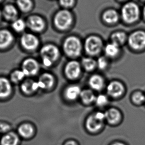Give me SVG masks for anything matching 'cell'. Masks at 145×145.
I'll return each mask as SVG.
<instances>
[{
    "mask_svg": "<svg viewBox=\"0 0 145 145\" xmlns=\"http://www.w3.org/2000/svg\"><path fill=\"white\" fill-rule=\"evenodd\" d=\"M143 15L145 18V7H144L143 9Z\"/></svg>",
    "mask_w": 145,
    "mask_h": 145,
    "instance_id": "obj_39",
    "label": "cell"
},
{
    "mask_svg": "<svg viewBox=\"0 0 145 145\" xmlns=\"http://www.w3.org/2000/svg\"><path fill=\"white\" fill-rule=\"evenodd\" d=\"M105 120L108 123L114 125L120 122L121 115L120 111L116 108H110L105 113Z\"/></svg>",
    "mask_w": 145,
    "mask_h": 145,
    "instance_id": "obj_17",
    "label": "cell"
},
{
    "mask_svg": "<svg viewBox=\"0 0 145 145\" xmlns=\"http://www.w3.org/2000/svg\"><path fill=\"white\" fill-rule=\"evenodd\" d=\"M2 17L3 16H2V10H0V20L2 19Z\"/></svg>",
    "mask_w": 145,
    "mask_h": 145,
    "instance_id": "obj_38",
    "label": "cell"
},
{
    "mask_svg": "<svg viewBox=\"0 0 145 145\" xmlns=\"http://www.w3.org/2000/svg\"><path fill=\"white\" fill-rule=\"evenodd\" d=\"M39 70V65L37 61L32 58H27L22 64V70L25 76L35 75Z\"/></svg>",
    "mask_w": 145,
    "mask_h": 145,
    "instance_id": "obj_9",
    "label": "cell"
},
{
    "mask_svg": "<svg viewBox=\"0 0 145 145\" xmlns=\"http://www.w3.org/2000/svg\"><path fill=\"white\" fill-rule=\"evenodd\" d=\"M60 55L59 49L53 44H47L42 47L40 55L42 62L46 67H50L57 61Z\"/></svg>",
    "mask_w": 145,
    "mask_h": 145,
    "instance_id": "obj_2",
    "label": "cell"
},
{
    "mask_svg": "<svg viewBox=\"0 0 145 145\" xmlns=\"http://www.w3.org/2000/svg\"><path fill=\"white\" fill-rule=\"evenodd\" d=\"M20 43L24 49L32 51L38 47L39 41L37 37L33 34L25 33L20 37Z\"/></svg>",
    "mask_w": 145,
    "mask_h": 145,
    "instance_id": "obj_8",
    "label": "cell"
},
{
    "mask_svg": "<svg viewBox=\"0 0 145 145\" xmlns=\"http://www.w3.org/2000/svg\"><path fill=\"white\" fill-rule=\"evenodd\" d=\"M19 141L18 136L13 132H8L4 135L1 140V145H17Z\"/></svg>",
    "mask_w": 145,
    "mask_h": 145,
    "instance_id": "obj_22",
    "label": "cell"
},
{
    "mask_svg": "<svg viewBox=\"0 0 145 145\" xmlns=\"http://www.w3.org/2000/svg\"><path fill=\"white\" fill-rule=\"evenodd\" d=\"M10 129V126L8 123L3 122H0V133H8Z\"/></svg>",
    "mask_w": 145,
    "mask_h": 145,
    "instance_id": "obj_34",
    "label": "cell"
},
{
    "mask_svg": "<svg viewBox=\"0 0 145 145\" xmlns=\"http://www.w3.org/2000/svg\"><path fill=\"white\" fill-rule=\"evenodd\" d=\"M75 0H59V4L64 8H71L74 4Z\"/></svg>",
    "mask_w": 145,
    "mask_h": 145,
    "instance_id": "obj_35",
    "label": "cell"
},
{
    "mask_svg": "<svg viewBox=\"0 0 145 145\" xmlns=\"http://www.w3.org/2000/svg\"><path fill=\"white\" fill-rule=\"evenodd\" d=\"M89 84L91 88L94 90H101L104 87V78L100 75L94 74L91 76L89 80Z\"/></svg>",
    "mask_w": 145,
    "mask_h": 145,
    "instance_id": "obj_21",
    "label": "cell"
},
{
    "mask_svg": "<svg viewBox=\"0 0 145 145\" xmlns=\"http://www.w3.org/2000/svg\"><path fill=\"white\" fill-rule=\"evenodd\" d=\"M26 23L27 26L34 32H41L45 27V22L43 18L36 15L29 16Z\"/></svg>",
    "mask_w": 145,
    "mask_h": 145,
    "instance_id": "obj_11",
    "label": "cell"
},
{
    "mask_svg": "<svg viewBox=\"0 0 145 145\" xmlns=\"http://www.w3.org/2000/svg\"><path fill=\"white\" fill-rule=\"evenodd\" d=\"M65 72L66 76L69 79L77 78L81 73L80 64L76 61L69 62L65 67Z\"/></svg>",
    "mask_w": 145,
    "mask_h": 145,
    "instance_id": "obj_12",
    "label": "cell"
},
{
    "mask_svg": "<svg viewBox=\"0 0 145 145\" xmlns=\"http://www.w3.org/2000/svg\"><path fill=\"white\" fill-rule=\"evenodd\" d=\"M108 65V61L106 57H100L97 61V66L101 70L106 69Z\"/></svg>",
    "mask_w": 145,
    "mask_h": 145,
    "instance_id": "obj_33",
    "label": "cell"
},
{
    "mask_svg": "<svg viewBox=\"0 0 145 145\" xmlns=\"http://www.w3.org/2000/svg\"><path fill=\"white\" fill-rule=\"evenodd\" d=\"M105 120V113L98 112L89 116L86 122V127L91 132H95L102 127Z\"/></svg>",
    "mask_w": 145,
    "mask_h": 145,
    "instance_id": "obj_6",
    "label": "cell"
},
{
    "mask_svg": "<svg viewBox=\"0 0 145 145\" xmlns=\"http://www.w3.org/2000/svg\"><path fill=\"white\" fill-rule=\"evenodd\" d=\"M132 100L136 104H141L145 102V95L140 92H137L133 94Z\"/></svg>",
    "mask_w": 145,
    "mask_h": 145,
    "instance_id": "obj_31",
    "label": "cell"
},
{
    "mask_svg": "<svg viewBox=\"0 0 145 145\" xmlns=\"http://www.w3.org/2000/svg\"><path fill=\"white\" fill-rule=\"evenodd\" d=\"M108 94L113 98H118L123 94L125 88L123 84L118 81H112L106 88Z\"/></svg>",
    "mask_w": 145,
    "mask_h": 145,
    "instance_id": "obj_13",
    "label": "cell"
},
{
    "mask_svg": "<svg viewBox=\"0 0 145 145\" xmlns=\"http://www.w3.org/2000/svg\"><path fill=\"white\" fill-rule=\"evenodd\" d=\"M128 43L132 48L140 50L145 47V32L137 30L134 32L128 37Z\"/></svg>",
    "mask_w": 145,
    "mask_h": 145,
    "instance_id": "obj_7",
    "label": "cell"
},
{
    "mask_svg": "<svg viewBox=\"0 0 145 145\" xmlns=\"http://www.w3.org/2000/svg\"><path fill=\"white\" fill-rule=\"evenodd\" d=\"M72 14L67 10L59 11L56 14L54 22L56 28L59 30H64L68 29L72 24Z\"/></svg>",
    "mask_w": 145,
    "mask_h": 145,
    "instance_id": "obj_4",
    "label": "cell"
},
{
    "mask_svg": "<svg viewBox=\"0 0 145 145\" xmlns=\"http://www.w3.org/2000/svg\"><path fill=\"white\" fill-rule=\"evenodd\" d=\"M120 1H124V0H120Z\"/></svg>",
    "mask_w": 145,
    "mask_h": 145,
    "instance_id": "obj_41",
    "label": "cell"
},
{
    "mask_svg": "<svg viewBox=\"0 0 145 145\" xmlns=\"http://www.w3.org/2000/svg\"><path fill=\"white\" fill-rule=\"evenodd\" d=\"M140 9L134 2H129L125 4L122 8V18L124 22L131 24L137 21L139 18Z\"/></svg>",
    "mask_w": 145,
    "mask_h": 145,
    "instance_id": "obj_3",
    "label": "cell"
},
{
    "mask_svg": "<svg viewBox=\"0 0 145 145\" xmlns=\"http://www.w3.org/2000/svg\"><path fill=\"white\" fill-rule=\"evenodd\" d=\"M2 13L3 18L8 22H14L18 18V11L14 5L6 4L2 9Z\"/></svg>",
    "mask_w": 145,
    "mask_h": 145,
    "instance_id": "obj_14",
    "label": "cell"
},
{
    "mask_svg": "<svg viewBox=\"0 0 145 145\" xmlns=\"http://www.w3.org/2000/svg\"><path fill=\"white\" fill-rule=\"evenodd\" d=\"M144 1H145V0H144Z\"/></svg>",
    "mask_w": 145,
    "mask_h": 145,
    "instance_id": "obj_42",
    "label": "cell"
},
{
    "mask_svg": "<svg viewBox=\"0 0 145 145\" xmlns=\"http://www.w3.org/2000/svg\"><path fill=\"white\" fill-rule=\"evenodd\" d=\"M3 1H4V0H0V3H2Z\"/></svg>",
    "mask_w": 145,
    "mask_h": 145,
    "instance_id": "obj_40",
    "label": "cell"
},
{
    "mask_svg": "<svg viewBox=\"0 0 145 145\" xmlns=\"http://www.w3.org/2000/svg\"><path fill=\"white\" fill-rule=\"evenodd\" d=\"M25 76V75L24 74L23 71L20 70H17L11 73L10 76V80L12 82L18 83L22 81Z\"/></svg>",
    "mask_w": 145,
    "mask_h": 145,
    "instance_id": "obj_30",
    "label": "cell"
},
{
    "mask_svg": "<svg viewBox=\"0 0 145 145\" xmlns=\"http://www.w3.org/2000/svg\"><path fill=\"white\" fill-rule=\"evenodd\" d=\"M64 145H77L76 143L74 141H72V140H71V141H69L65 143Z\"/></svg>",
    "mask_w": 145,
    "mask_h": 145,
    "instance_id": "obj_36",
    "label": "cell"
},
{
    "mask_svg": "<svg viewBox=\"0 0 145 145\" xmlns=\"http://www.w3.org/2000/svg\"><path fill=\"white\" fill-rule=\"evenodd\" d=\"M26 26V22L22 19L18 18L12 22L11 24L12 29L18 33L24 32Z\"/></svg>",
    "mask_w": 145,
    "mask_h": 145,
    "instance_id": "obj_28",
    "label": "cell"
},
{
    "mask_svg": "<svg viewBox=\"0 0 145 145\" xmlns=\"http://www.w3.org/2000/svg\"><path fill=\"white\" fill-rule=\"evenodd\" d=\"M34 129L29 124H22L18 129V132L22 137L28 138L32 136L33 134Z\"/></svg>",
    "mask_w": 145,
    "mask_h": 145,
    "instance_id": "obj_24",
    "label": "cell"
},
{
    "mask_svg": "<svg viewBox=\"0 0 145 145\" xmlns=\"http://www.w3.org/2000/svg\"><path fill=\"white\" fill-rule=\"evenodd\" d=\"M104 50L105 54L107 57L114 58L119 54L120 46L113 42H111L106 45Z\"/></svg>",
    "mask_w": 145,
    "mask_h": 145,
    "instance_id": "obj_23",
    "label": "cell"
},
{
    "mask_svg": "<svg viewBox=\"0 0 145 145\" xmlns=\"http://www.w3.org/2000/svg\"><path fill=\"white\" fill-rule=\"evenodd\" d=\"M82 43L78 37L71 36L65 39L63 48L65 53L69 57L76 58L80 55L82 51Z\"/></svg>",
    "mask_w": 145,
    "mask_h": 145,
    "instance_id": "obj_1",
    "label": "cell"
},
{
    "mask_svg": "<svg viewBox=\"0 0 145 145\" xmlns=\"http://www.w3.org/2000/svg\"><path fill=\"white\" fill-rule=\"evenodd\" d=\"M21 89L25 94H32L39 89L37 82L31 79L24 80L21 85Z\"/></svg>",
    "mask_w": 145,
    "mask_h": 145,
    "instance_id": "obj_18",
    "label": "cell"
},
{
    "mask_svg": "<svg viewBox=\"0 0 145 145\" xmlns=\"http://www.w3.org/2000/svg\"><path fill=\"white\" fill-rule=\"evenodd\" d=\"M82 65L86 71H92L97 66V62L92 58L86 57L82 59Z\"/></svg>",
    "mask_w": 145,
    "mask_h": 145,
    "instance_id": "obj_29",
    "label": "cell"
},
{
    "mask_svg": "<svg viewBox=\"0 0 145 145\" xmlns=\"http://www.w3.org/2000/svg\"><path fill=\"white\" fill-rule=\"evenodd\" d=\"M103 46L102 39L97 36H90L85 41V50L88 54L91 56L98 55L102 50Z\"/></svg>",
    "mask_w": 145,
    "mask_h": 145,
    "instance_id": "obj_5",
    "label": "cell"
},
{
    "mask_svg": "<svg viewBox=\"0 0 145 145\" xmlns=\"http://www.w3.org/2000/svg\"><path fill=\"white\" fill-rule=\"evenodd\" d=\"M103 19L107 24H115L119 20V14L116 10L108 9L104 12Z\"/></svg>",
    "mask_w": 145,
    "mask_h": 145,
    "instance_id": "obj_20",
    "label": "cell"
},
{
    "mask_svg": "<svg viewBox=\"0 0 145 145\" xmlns=\"http://www.w3.org/2000/svg\"><path fill=\"white\" fill-rule=\"evenodd\" d=\"M80 97L85 104H90L95 101L96 98L92 91L90 90H85L81 91Z\"/></svg>",
    "mask_w": 145,
    "mask_h": 145,
    "instance_id": "obj_25",
    "label": "cell"
},
{
    "mask_svg": "<svg viewBox=\"0 0 145 145\" xmlns=\"http://www.w3.org/2000/svg\"><path fill=\"white\" fill-rule=\"evenodd\" d=\"M12 92V84L10 80L4 77H0V98H7Z\"/></svg>",
    "mask_w": 145,
    "mask_h": 145,
    "instance_id": "obj_16",
    "label": "cell"
},
{
    "mask_svg": "<svg viewBox=\"0 0 145 145\" xmlns=\"http://www.w3.org/2000/svg\"><path fill=\"white\" fill-rule=\"evenodd\" d=\"M14 37L11 31L6 28L0 29V50L9 48L14 43Z\"/></svg>",
    "mask_w": 145,
    "mask_h": 145,
    "instance_id": "obj_10",
    "label": "cell"
},
{
    "mask_svg": "<svg viewBox=\"0 0 145 145\" xmlns=\"http://www.w3.org/2000/svg\"><path fill=\"white\" fill-rule=\"evenodd\" d=\"M37 82L39 88L48 90L53 86L54 78L52 74L46 72L40 76Z\"/></svg>",
    "mask_w": 145,
    "mask_h": 145,
    "instance_id": "obj_15",
    "label": "cell"
},
{
    "mask_svg": "<svg viewBox=\"0 0 145 145\" xmlns=\"http://www.w3.org/2000/svg\"><path fill=\"white\" fill-rule=\"evenodd\" d=\"M81 92V90L79 86L76 85H71L66 88L65 96L67 100H74L80 96Z\"/></svg>",
    "mask_w": 145,
    "mask_h": 145,
    "instance_id": "obj_19",
    "label": "cell"
},
{
    "mask_svg": "<svg viewBox=\"0 0 145 145\" xmlns=\"http://www.w3.org/2000/svg\"><path fill=\"white\" fill-rule=\"evenodd\" d=\"M16 4L19 10L24 13L29 11L33 7L31 0H16Z\"/></svg>",
    "mask_w": 145,
    "mask_h": 145,
    "instance_id": "obj_27",
    "label": "cell"
},
{
    "mask_svg": "<svg viewBox=\"0 0 145 145\" xmlns=\"http://www.w3.org/2000/svg\"><path fill=\"white\" fill-rule=\"evenodd\" d=\"M127 39V36L124 32H118L112 34L111 36L112 42L120 46L123 44Z\"/></svg>",
    "mask_w": 145,
    "mask_h": 145,
    "instance_id": "obj_26",
    "label": "cell"
},
{
    "mask_svg": "<svg viewBox=\"0 0 145 145\" xmlns=\"http://www.w3.org/2000/svg\"><path fill=\"white\" fill-rule=\"evenodd\" d=\"M95 102L96 103L97 105L100 107L106 106L108 102V98L105 95L101 94L96 97Z\"/></svg>",
    "mask_w": 145,
    "mask_h": 145,
    "instance_id": "obj_32",
    "label": "cell"
},
{
    "mask_svg": "<svg viewBox=\"0 0 145 145\" xmlns=\"http://www.w3.org/2000/svg\"><path fill=\"white\" fill-rule=\"evenodd\" d=\"M125 145L123 143H121V142H116V143H114L112 144V145Z\"/></svg>",
    "mask_w": 145,
    "mask_h": 145,
    "instance_id": "obj_37",
    "label": "cell"
}]
</instances>
